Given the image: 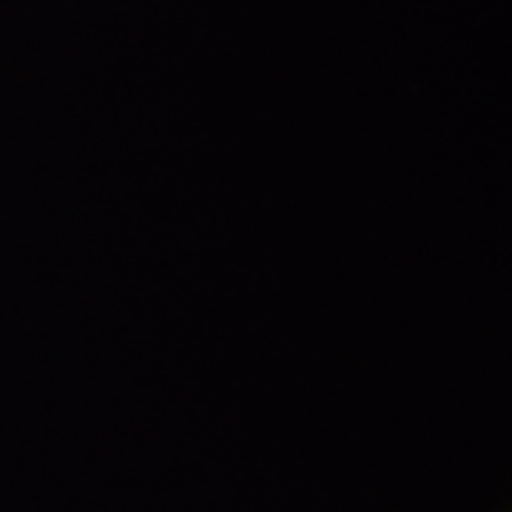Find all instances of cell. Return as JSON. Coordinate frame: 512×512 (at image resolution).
I'll list each match as a JSON object with an SVG mask.
<instances>
[]
</instances>
